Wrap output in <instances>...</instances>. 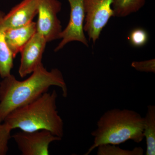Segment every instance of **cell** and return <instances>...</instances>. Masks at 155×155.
<instances>
[{
	"mask_svg": "<svg viewBox=\"0 0 155 155\" xmlns=\"http://www.w3.org/2000/svg\"><path fill=\"white\" fill-rule=\"evenodd\" d=\"M22 155H48L52 142L60 141L61 137L46 130L26 131L22 130L12 135Z\"/></svg>",
	"mask_w": 155,
	"mask_h": 155,
	"instance_id": "cell-6",
	"label": "cell"
},
{
	"mask_svg": "<svg viewBox=\"0 0 155 155\" xmlns=\"http://www.w3.org/2000/svg\"><path fill=\"white\" fill-rule=\"evenodd\" d=\"M146 0H114V17H125L136 13L144 5Z\"/></svg>",
	"mask_w": 155,
	"mask_h": 155,
	"instance_id": "cell-13",
	"label": "cell"
},
{
	"mask_svg": "<svg viewBox=\"0 0 155 155\" xmlns=\"http://www.w3.org/2000/svg\"><path fill=\"white\" fill-rule=\"evenodd\" d=\"M12 129L6 122H0V155L7 154L9 150V141Z\"/></svg>",
	"mask_w": 155,
	"mask_h": 155,
	"instance_id": "cell-15",
	"label": "cell"
},
{
	"mask_svg": "<svg viewBox=\"0 0 155 155\" xmlns=\"http://www.w3.org/2000/svg\"><path fill=\"white\" fill-rule=\"evenodd\" d=\"M131 66L139 72L155 73V59L144 61H133Z\"/></svg>",
	"mask_w": 155,
	"mask_h": 155,
	"instance_id": "cell-17",
	"label": "cell"
},
{
	"mask_svg": "<svg viewBox=\"0 0 155 155\" xmlns=\"http://www.w3.org/2000/svg\"><path fill=\"white\" fill-rule=\"evenodd\" d=\"M38 0H23L15 6L4 18L6 28H15L32 22L38 13Z\"/></svg>",
	"mask_w": 155,
	"mask_h": 155,
	"instance_id": "cell-9",
	"label": "cell"
},
{
	"mask_svg": "<svg viewBox=\"0 0 155 155\" xmlns=\"http://www.w3.org/2000/svg\"><path fill=\"white\" fill-rule=\"evenodd\" d=\"M61 6L58 0H38L37 31L47 43L60 39L62 27L58 14L61 11Z\"/></svg>",
	"mask_w": 155,
	"mask_h": 155,
	"instance_id": "cell-5",
	"label": "cell"
},
{
	"mask_svg": "<svg viewBox=\"0 0 155 155\" xmlns=\"http://www.w3.org/2000/svg\"><path fill=\"white\" fill-rule=\"evenodd\" d=\"M37 31L36 22L15 28H6L5 40L7 47L15 58Z\"/></svg>",
	"mask_w": 155,
	"mask_h": 155,
	"instance_id": "cell-10",
	"label": "cell"
},
{
	"mask_svg": "<svg viewBox=\"0 0 155 155\" xmlns=\"http://www.w3.org/2000/svg\"><path fill=\"white\" fill-rule=\"evenodd\" d=\"M5 13L0 11V76L5 78L11 74L14 66V58L7 47L5 40L6 27L4 23Z\"/></svg>",
	"mask_w": 155,
	"mask_h": 155,
	"instance_id": "cell-11",
	"label": "cell"
},
{
	"mask_svg": "<svg viewBox=\"0 0 155 155\" xmlns=\"http://www.w3.org/2000/svg\"><path fill=\"white\" fill-rule=\"evenodd\" d=\"M114 0H84L85 17L84 29L89 40L95 44L103 28L114 17L112 8Z\"/></svg>",
	"mask_w": 155,
	"mask_h": 155,
	"instance_id": "cell-4",
	"label": "cell"
},
{
	"mask_svg": "<svg viewBox=\"0 0 155 155\" xmlns=\"http://www.w3.org/2000/svg\"><path fill=\"white\" fill-rule=\"evenodd\" d=\"M144 119L137 112L129 109L114 108L106 111L91 132L93 143L84 155L90 154L100 145L122 144L131 140L139 143L144 139Z\"/></svg>",
	"mask_w": 155,
	"mask_h": 155,
	"instance_id": "cell-3",
	"label": "cell"
},
{
	"mask_svg": "<svg viewBox=\"0 0 155 155\" xmlns=\"http://www.w3.org/2000/svg\"><path fill=\"white\" fill-rule=\"evenodd\" d=\"M143 134L146 142V155H155V106H147L145 116L143 117Z\"/></svg>",
	"mask_w": 155,
	"mask_h": 155,
	"instance_id": "cell-12",
	"label": "cell"
},
{
	"mask_svg": "<svg viewBox=\"0 0 155 155\" xmlns=\"http://www.w3.org/2000/svg\"><path fill=\"white\" fill-rule=\"evenodd\" d=\"M58 95L55 90L45 92L36 99L16 108L6 117L4 122L12 130L33 131L46 130L62 138L64 122L57 110Z\"/></svg>",
	"mask_w": 155,
	"mask_h": 155,
	"instance_id": "cell-2",
	"label": "cell"
},
{
	"mask_svg": "<svg viewBox=\"0 0 155 155\" xmlns=\"http://www.w3.org/2000/svg\"><path fill=\"white\" fill-rule=\"evenodd\" d=\"M97 148V155H143L144 150L140 147H135L133 149H124L118 145H100Z\"/></svg>",
	"mask_w": 155,
	"mask_h": 155,
	"instance_id": "cell-14",
	"label": "cell"
},
{
	"mask_svg": "<svg viewBox=\"0 0 155 155\" xmlns=\"http://www.w3.org/2000/svg\"><path fill=\"white\" fill-rule=\"evenodd\" d=\"M68 1L70 7V19L67 27L61 32V41L55 48V52L58 51L67 44L73 41L80 42L87 47H89L84 29L85 17L84 0Z\"/></svg>",
	"mask_w": 155,
	"mask_h": 155,
	"instance_id": "cell-7",
	"label": "cell"
},
{
	"mask_svg": "<svg viewBox=\"0 0 155 155\" xmlns=\"http://www.w3.org/2000/svg\"><path fill=\"white\" fill-rule=\"evenodd\" d=\"M47 43L40 33L36 31L20 51L19 75L24 78L31 74L42 63L43 54Z\"/></svg>",
	"mask_w": 155,
	"mask_h": 155,
	"instance_id": "cell-8",
	"label": "cell"
},
{
	"mask_svg": "<svg viewBox=\"0 0 155 155\" xmlns=\"http://www.w3.org/2000/svg\"><path fill=\"white\" fill-rule=\"evenodd\" d=\"M148 38L147 32L143 28H140L134 29L128 36L130 44L137 48L141 47L146 44Z\"/></svg>",
	"mask_w": 155,
	"mask_h": 155,
	"instance_id": "cell-16",
	"label": "cell"
},
{
	"mask_svg": "<svg viewBox=\"0 0 155 155\" xmlns=\"http://www.w3.org/2000/svg\"><path fill=\"white\" fill-rule=\"evenodd\" d=\"M31 74L23 81L17 80L11 74L0 82V122H4L12 111L36 99L51 86L60 87L63 96L67 97V84L59 69L49 71L42 64Z\"/></svg>",
	"mask_w": 155,
	"mask_h": 155,
	"instance_id": "cell-1",
	"label": "cell"
}]
</instances>
